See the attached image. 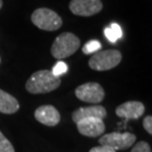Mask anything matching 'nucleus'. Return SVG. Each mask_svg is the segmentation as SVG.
Returning a JSON list of instances; mask_svg holds the SVG:
<instances>
[{"instance_id": "1", "label": "nucleus", "mask_w": 152, "mask_h": 152, "mask_svg": "<svg viewBox=\"0 0 152 152\" xmlns=\"http://www.w3.org/2000/svg\"><path fill=\"white\" fill-rule=\"evenodd\" d=\"M60 77L54 76L50 70H39L29 78L26 89L32 94H45L58 88Z\"/></svg>"}, {"instance_id": "2", "label": "nucleus", "mask_w": 152, "mask_h": 152, "mask_svg": "<svg viewBox=\"0 0 152 152\" xmlns=\"http://www.w3.org/2000/svg\"><path fill=\"white\" fill-rule=\"evenodd\" d=\"M80 47V39L72 33H62L54 39L51 45V54L57 59H62L75 53Z\"/></svg>"}, {"instance_id": "3", "label": "nucleus", "mask_w": 152, "mask_h": 152, "mask_svg": "<svg viewBox=\"0 0 152 152\" xmlns=\"http://www.w3.org/2000/svg\"><path fill=\"white\" fill-rule=\"evenodd\" d=\"M31 19L35 26L45 31H56L62 25V20L59 15L48 8L37 9L32 14Z\"/></svg>"}, {"instance_id": "4", "label": "nucleus", "mask_w": 152, "mask_h": 152, "mask_svg": "<svg viewBox=\"0 0 152 152\" xmlns=\"http://www.w3.org/2000/svg\"><path fill=\"white\" fill-rule=\"evenodd\" d=\"M121 60V51L117 50H108L98 51L89 60L90 68L97 71H105L115 67Z\"/></svg>"}, {"instance_id": "5", "label": "nucleus", "mask_w": 152, "mask_h": 152, "mask_svg": "<svg viewBox=\"0 0 152 152\" xmlns=\"http://www.w3.org/2000/svg\"><path fill=\"white\" fill-rule=\"evenodd\" d=\"M136 140L134 134L130 132H111L99 138V143L113 148L114 150H124L132 147Z\"/></svg>"}, {"instance_id": "6", "label": "nucleus", "mask_w": 152, "mask_h": 152, "mask_svg": "<svg viewBox=\"0 0 152 152\" xmlns=\"http://www.w3.org/2000/svg\"><path fill=\"white\" fill-rule=\"evenodd\" d=\"M75 95L83 102L90 103V104H99L104 100L105 92L99 83L88 82L76 88Z\"/></svg>"}, {"instance_id": "7", "label": "nucleus", "mask_w": 152, "mask_h": 152, "mask_svg": "<svg viewBox=\"0 0 152 152\" xmlns=\"http://www.w3.org/2000/svg\"><path fill=\"white\" fill-rule=\"evenodd\" d=\"M103 8L101 0H71L69 9L73 14L82 17H90L99 13Z\"/></svg>"}, {"instance_id": "8", "label": "nucleus", "mask_w": 152, "mask_h": 152, "mask_svg": "<svg viewBox=\"0 0 152 152\" xmlns=\"http://www.w3.org/2000/svg\"><path fill=\"white\" fill-rule=\"evenodd\" d=\"M78 132L85 136L89 137H96L103 134L105 132V124L102 118H84L76 123Z\"/></svg>"}, {"instance_id": "9", "label": "nucleus", "mask_w": 152, "mask_h": 152, "mask_svg": "<svg viewBox=\"0 0 152 152\" xmlns=\"http://www.w3.org/2000/svg\"><path fill=\"white\" fill-rule=\"evenodd\" d=\"M145 111L144 105L141 102L129 101L120 105L115 109V114L118 117L123 118L124 120H136L143 115Z\"/></svg>"}, {"instance_id": "10", "label": "nucleus", "mask_w": 152, "mask_h": 152, "mask_svg": "<svg viewBox=\"0 0 152 152\" xmlns=\"http://www.w3.org/2000/svg\"><path fill=\"white\" fill-rule=\"evenodd\" d=\"M35 118L38 121L48 126H54L59 123L60 115L53 106L45 105L39 107L35 112Z\"/></svg>"}, {"instance_id": "11", "label": "nucleus", "mask_w": 152, "mask_h": 152, "mask_svg": "<svg viewBox=\"0 0 152 152\" xmlns=\"http://www.w3.org/2000/svg\"><path fill=\"white\" fill-rule=\"evenodd\" d=\"M107 115V111L103 106H91V107L79 108L72 114V120L76 124L77 121L89 118H104Z\"/></svg>"}, {"instance_id": "12", "label": "nucleus", "mask_w": 152, "mask_h": 152, "mask_svg": "<svg viewBox=\"0 0 152 152\" xmlns=\"http://www.w3.org/2000/svg\"><path fill=\"white\" fill-rule=\"evenodd\" d=\"M19 108L20 105L16 98L0 89V113L14 114Z\"/></svg>"}, {"instance_id": "13", "label": "nucleus", "mask_w": 152, "mask_h": 152, "mask_svg": "<svg viewBox=\"0 0 152 152\" xmlns=\"http://www.w3.org/2000/svg\"><path fill=\"white\" fill-rule=\"evenodd\" d=\"M104 34L106 36V38L109 39V42H115L118 39H121L123 37V31L120 25L117 23H112L110 27L105 29Z\"/></svg>"}, {"instance_id": "14", "label": "nucleus", "mask_w": 152, "mask_h": 152, "mask_svg": "<svg viewBox=\"0 0 152 152\" xmlns=\"http://www.w3.org/2000/svg\"><path fill=\"white\" fill-rule=\"evenodd\" d=\"M102 45L99 41H96V39H91L88 42L84 45V47L82 48V51L85 54H92V53H96L101 50Z\"/></svg>"}, {"instance_id": "15", "label": "nucleus", "mask_w": 152, "mask_h": 152, "mask_svg": "<svg viewBox=\"0 0 152 152\" xmlns=\"http://www.w3.org/2000/svg\"><path fill=\"white\" fill-rule=\"evenodd\" d=\"M68 70V66L66 64L65 62L63 61H57L56 63V65L53 67V70H51V73H53L54 76H56V77H60L61 75L65 74L66 72Z\"/></svg>"}, {"instance_id": "16", "label": "nucleus", "mask_w": 152, "mask_h": 152, "mask_svg": "<svg viewBox=\"0 0 152 152\" xmlns=\"http://www.w3.org/2000/svg\"><path fill=\"white\" fill-rule=\"evenodd\" d=\"M0 152H15L13 145L0 132Z\"/></svg>"}, {"instance_id": "17", "label": "nucleus", "mask_w": 152, "mask_h": 152, "mask_svg": "<svg viewBox=\"0 0 152 152\" xmlns=\"http://www.w3.org/2000/svg\"><path fill=\"white\" fill-rule=\"evenodd\" d=\"M130 152H151V148L147 142L139 141L134 144V146L132 147V150Z\"/></svg>"}, {"instance_id": "18", "label": "nucleus", "mask_w": 152, "mask_h": 152, "mask_svg": "<svg viewBox=\"0 0 152 152\" xmlns=\"http://www.w3.org/2000/svg\"><path fill=\"white\" fill-rule=\"evenodd\" d=\"M143 127L149 134H152V118H151V115L145 117V118L143 120Z\"/></svg>"}, {"instance_id": "19", "label": "nucleus", "mask_w": 152, "mask_h": 152, "mask_svg": "<svg viewBox=\"0 0 152 152\" xmlns=\"http://www.w3.org/2000/svg\"><path fill=\"white\" fill-rule=\"evenodd\" d=\"M89 152H117L114 150L113 148L109 147V146H105V145H100V146H96L91 148Z\"/></svg>"}, {"instance_id": "20", "label": "nucleus", "mask_w": 152, "mask_h": 152, "mask_svg": "<svg viewBox=\"0 0 152 152\" xmlns=\"http://www.w3.org/2000/svg\"><path fill=\"white\" fill-rule=\"evenodd\" d=\"M2 5H3V2H2V0H0V9L2 8Z\"/></svg>"}]
</instances>
